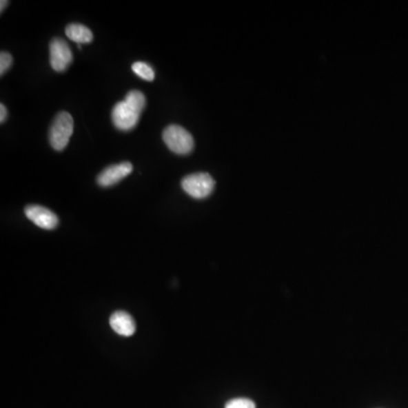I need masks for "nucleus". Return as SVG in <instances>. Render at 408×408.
I'll list each match as a JSON object with an SVG mask.
<instances>
[{
	"label": "nucleus",
	"instance_id": "5",
	"mask_svg": "<svg viewBox=\"0 0 408 408\" xmlns=\"http://www.w3.org/2000/svg\"><path fill=\"white\" fill-rule=\"evenodd\" d=\"M50 65L56 72H65L70 68L73 61V54L70 50L68 42L61 38L51 40L50 45Z\"/></svg>",
	"mask_w": 408,
	"mask_h": 408
},
{
	"label": "nucleus",
	"instance_id": "3",
	"mask_svg": "<svg viewBox=\"0 0 408 408\" xmlns=\"http://www.w3.org/2000/svg\"><path fill=\"white\" fill-rule=\"evenodd\" d=\"M163 139L170 151L181 156H185L194 149V139L191 133L178 125H170L165 128Z\"/></svg>",
	"mask_w": 408,
	"mask_h": 408
},
{
	"label": "nucleus",
	"instance_id": "4",
	"mask_svg": "<svg viewBox=\"0 0 408 408\" xmlns=\"http://www.w3.org/2000/svg\"><path fill=\"white\" fill-rule=\"evenodd\" d=\"M216 182L207 172H196L185 176L182 181V187L190 196L194 198H207L212 194Z\"/></svg>",
	"mask_w": 408,
	"mask_h": 408
},
{
	"label": "nucleus",
	"instance_id": "10",
	"mask_svg": "<svg viewBox=\"0 0 408 408\" xmlns=\"http://www.w3.org/2000/svg\"><path fill=\"white\" fill-rule=\"evenodd\" d=\"M132 70L142 80L149 81V82H152L154 80V72L150 65H147V63L136 61L132 65Z\"/></svg>",
	"mask_w": 408,
	"mask_h": 408
},
{
	"label": "nucleus",
	"instance_id": "2",
	"mask_svg": "<svg viewBox=\"0 0 408 408\" xmlns=\"http://www.w3.org/2000/svg\"><path fill=\"white\" fill-rule=\"evenodd\" d=\"M74 121L70 114L61 112L54 117L49 131V141L51 147L56 151H63L70 143V139L73 134Z\"/></svg>",
	"mask_w": 408,
	"mask_h": 408
},
{
	"label": "nucleus",
	"instance_id": "9",
	"mask_svg": "<svg viewBox=\"0 0 408 408\" xmlns=\"http://www.w3.org/2000/svg\"><path fill=\"white\" fill-rule=\"evenodd\" d=\"M68 38L72 41L77 42L79 45L82 43H90L93 40V33L89 28L85 26L79 24V23H72L70 26H66L65 30Z\"/></svg>",
	"mask_w": 408,
	"mask_h": 408
},
{
	"label": "nucleus",
	"instance_id": "11",
	"mask_svg": "<svg viewBox=\"0 0 408 408\" xmlns=\"http://www.w3.org/2000/svg\"><path fill=\"white\" fill-rule=\"evenodd\" d=\"M225 408H255V404L249 398H235L227 402Z\"/></svg>",
	"mask_w": 408,
	"mask_h": 408
},
{
	"label": "nucleus",
	"instance_id": "8",
	"mask_svg": "<svg viewBox=\"0 0 408 408\" xmlns=\"http://www.w3.org/2000/svg\"><path fill=\"white\" fill-rule=\"evenodd\" d=\"M110 327L116 334L124 337L134 335L135 329H136L134 319L124 311L112 313V316H110Z\"/></svg>",
	"mask_w": 408,
	"mask_h": 408
},
{
	"label": "nucleus",
	"instance_id": "13",
	"mask_svg": "<svg viewBox=\"0 0 408 408\" xmlns=\"http://www.w3.org/2000/svg\"><path fill=\"white\" fill-rule=\"evenodd\" d=\"M7 119V109L6 107H5V105H3V103H1V105H0V123H1V124H3V123H5V121H6Z\"/></svg>",
	"mask_w": 408,
	"mask_h": 408
},
{
	"label": "nucleus",
	"instance_id": "12",
	"mask_svg": "<svg viewBox=\"0 0 408 408\" xmlns=\"http://www.w3.org/2000/svg\"><path fill=\"white\" fill-rule=\"evenodd\" d=\"M12 65H13V57H12V54H8L6 51H3L0 54V74L3 75V74L6 73Z\"/></svg>",
	"mask_w": 408,
	"mask_h": 408
},
{
	"label": "nucleus",
	"instance_id": "6",
	"mask_svg": "<svg viewBox=\"0 0 408 408\" xmlns=\"http://www.w3.org/2000/svg\"><path fill=\"white\" fill-rule=\"evenodd\" d=\"M26 216L29 221H32L34 225L40 227L42 229L52 230L58 226L59 219L57 216L49 210L47 207L37 205V204H30L26 207Z\"/></svg>",
	"mask_w": 408,
	"mask_h": 408
},
{
	"label": "nucleus",
	"instance_id": "7",
	"mask_svg": "<svg viewBox=\"0 0 408 408\" xmlns=\"http://www.w3.org/2000/svg\"><path fill=\"white\" fill-rule=\"evenodd\" d=\"M133 172V165L131 163H121L119 165H112L100 172L96 183L102 187H109L121 182L126 176Z\"/></svg>",
	"mask_w": 408,
	"mask_h": 408
},
{
	"label": "nucleus",
	"instance_id": "14",
	"mask_svg": "<svg viewBox=\"0 0 408 408\" xmlns=\"http://www.w3.org/2000/svg\"><path fill=\"white\" fill-rule=\"evenodd\" d=\"M0 5H1V6H0V10L3 12V8H5V7H6L7 5H8V1H7V0H3V1L0 3Z\"/></svg>",
	"mask_w": 408,
	"mask_h": 408
},
{
	"label": "nucleus",
	"instance_id": "1",
	"mask_svg": "<svg viewBox=\"0 0 408 408\" xmlns=\"http://www.w3.org/2000/svg\"><path fill=\"white\" fill-rule=\"evenodd\" d=\"M147 100L143 93L133 90L126 94L124 101L117 102L112 109V123L119 131H131L140 121Z\"/></svg>",
	"mask_w": 408,
	"mask_h": 408
}]
</instances>
